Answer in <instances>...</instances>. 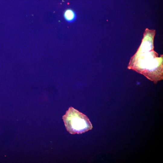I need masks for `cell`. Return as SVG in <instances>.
<instances>
[{
	"mask_svg": "<svg viewBox=\"0 0 163 163\" xmlns=\"http://www.w3.org/2000/svg\"><path fill=\"white\" fill-rule=\"evenodd\" d=\"M64 16L65 20L69 22L73 21L76 17L74 11L70 9H68L65 11Z\"/></svg>",
	"mask_w": 163,
	"mask_h": 163,
	"instance_id": "cell-3",
	"label": "cell"
},
{
	"mask_svg": "<svg viewBox=\"0 0 163 163\" xmlns=\"http://www.w3.org/2000/svg\"><path fill=\"white\" fill-rule=\"evenodd\" d=\"M62 118L67 130L71 134L82 133L92 128L88 117L71 107Z\"/></svg>",
	"mask_w": 163,
	"mask_h": 163,
	"instance_id": "cell-2",
	"label": "cell"
},
{
	"mask_svg": "<svg viewBox=\"0 0 163 163\" xmlns=\"http://www.w3.org/2000/svg\"><path fill=\"white\" fill-rule=\"evenodd\" d=\"M128 68L143 75L156 83L163 79L162 57L159 58L150 43H142L131 58Z\"/></svg>",
	"mask_w": 163,
	"mask_h": 163,
	"instance_id": "cell-1",
	"label": "cell"
}]
</instances>
